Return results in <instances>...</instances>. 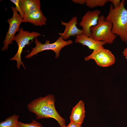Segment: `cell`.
Wrapping results in <instances>:
<instances>
[{"instance_id": "obj_1", "label": "cell", "mask_w": 127, "mask_h": 127, "mask_svg": "<svg viewBox=\"0 0 127 127\" xmlns=\"http://www.w3.org/2000/svg\"><path fill=\"white\" fill-rule=\"evenodd\" d=\"M54 96L49 94L44 97L35 99L27 105L29 111L35 114L37 119L52 118L55 119L60 126L66 125L65 120L58 113L56 109Z\"/></svg>"}, {"instance_id": "obj_2", "label": "cell", "mask_w": 127, "mask_h": 127, "mask_svg": "<svg viewBox=\"0 0 127 127\" xmlns=\"http://www.w3.org/2000/svg\"><path fill=\"white\" fill-rule=\"evenodd\" d=\"M124 1L122 0L116 8L110 4L109 13L105 19L112 24V32L119 36L127 45V10L124 6Z\"/></svg>"}, {"instance_id": "obj_3", "label": "cell", "mask_w": 127, "mask_h": 127, "mask_svg": "<svg viewBox=\"0 0 127 127\" xmlns=\"http://www.w3.org/2000/svg\"><path fill=\"white\" fill-rule=\"evenodd\" d=\"M112 24L105 20L104 16H100L97 24L90 28L91 36L97 41H102L106 44H112L116 38V36L111 32Z\"/></svg>"}, {"instance_id": "obj_4", "label": "cell", "mask_w": 127, "mask_h": 127, "mask_svg": "<svg viewBox=\"0 0 127 127\" xmlns=\"http://www.w3.org/2000/svg\"><path fill=\"white\" fill-rule=\"evenodd\" d=\"M35 43L36 46L33 48L31 51L26 55V58L29 59L42 51L45 50L53 51L55 54V58H57L60 56V52L61 49L65 46L72 44L73 42L71 40L65 41L60 36L54 42L51 43L49 40H46L44 44L41 43L37 38L35 39Z\"/></svg>"}, {"instance_id": "obj_5", "label": "cell", "mask_w": 127, "mask_h": 127, "mask_svg": "<svg viewBox=\"0 0 127 127\" xmlns=\"http://www.w3.org/2000/svg\"><path fill=\"white\" fill-rule=\"evenodd\" d=\"M41 35L38 32L35 31L30 32L27 30H24L22 27L20 29L18 34L15 36L14 40L17 43L18 46V49L16 53L10 60H15L17 62L16 67L19 69L22 65L26 69L23 62L21 60V56L23 48L26 45H29L32 42L33 39Z\"/></svg>"}, {"instance_id": "obj_6", "label": "cell", "mask_w": 127, "mask_h": 127, "mask_svg": "<svg viewBox=\"0 0 127 127\" xmlns=\"http://www.w3.org/2000/svg\"><path fill=\"white\" fill-rule=\"evenodd\" d=\"M11 8L13 11V15L12 18H9L7 20L9 27L3 42L4 45L1 49V51L7 50L9 44H12L14 40L15 34L19 31L20 27L23 19L20 14L18 13L15 7L12 6Z\"/></svg>"}, {"instance_id": "obj_7", "label": "cell", "mask_w": 127, "mask_h": 127, "mask_svg": "<svg viewBox=\"0 0 127 127\" xmlns=\"http://www.w3.org/2000/svg\"><path fill=\"white\" fill-rule=\"evenodd\" d=\"M91 59L94 60L97 65L102 67L111 66L115 62L114 55L111 51L104 48L103 47L93 51L91 54L84 59V60L86 61Z\"/></svg>"}, {"instance_id": "obj_8", "label": "cell", "mask_w": 127, "mask_h": 127, "mask_svg": "<svg viewBox=\"0 0 127 127\" xmlns=\"http://www.w3.org/2000/svg\"><path fill=\"white\" fill-rule=\"evenodd\" d=\"M100 14V10H96L88 11L83 16L79 24L82 28L83 34L88 37L91 36L90 28L97 24Z\"/></svg>"}, {"instance_id": "obj_9", "label": "cell", "mask_w": 127, "mask_h": 127, "mask_svg": "<svg viewBox=\"0 0 127 127\" xmlns=\"http://www.w3.org/2000/svg\"><path fill=\"white\" fill-rule=\"evenodd\" d=\"M62 25L65 26V29L63 33H59V35L64 40L68 39L71 36L83 33L82 30L78 28L77 27L78 24L77 17L74 16L68 22L61 21Z\"/></svg>"}, {"instance_id": "obj_10", "label": "cell", "mask_w": 127, "mask_h": 127, "mask_svg": "<svg viewBox=\"0 0 127 127\" xmlns=\"http://www.w3.org/2000/svg\"><path fill=\"white\" fill-rule=\"evenodd\" d=\"M75 37V43H78L84 46H86L93 51L103 47V45L106 44L103 41H96L91 36L88 37L83 34L76 35Z\"/></svg>"}, {"instance_id": "obj_11", "label": "cell", "mask_w": 127, "mask_h": 127, "mask_svg": "<svg viewBox=\"0 0 127 127\" xmlns=\"http://www.w3.org/2000/svg\"><path fill=\"white\" fill-rule=\"evenodd\" d=\"M20 5L25 17L41 10L39 0H20Z\"/></svg>"}, {"instance_id": "obj_12", "label": "cell", "mask_w": 127, "mask_h": 127, "mask_svg": "<svg viewBox=\"0 0 127 127\" xmlns=\"http://www.w3.org/2000/svg\"><path fill=\"white\" fill-rule=\"evenodd\" d=\"M84 103L82 100L72 108L70 117V122L81 125L85 116Z\"/></svg>"}, {"instance_id": "obj_13", "label": "cell", "mask_w": 127, "mask_h": 127, "mask_svg": "<svg viewBox=\"0 0 127 127\" xmlns=\"http://www.w3.org/2000/svg\"><path fill=\"white\" fill-rule=\"evenodd\" d=\"M47 19L41 10L31 15L25 17L23 19L22 23L29 22L36 26L45 25Z\"/></svg>"}, {"instance_id": "obj_14", "label": "cell", "mask_w": 127, "mask_h": 127, "mask_svg": "<svg viewBox=\"0 0 127 127\" xmlns=\"http://www.w3.org/2000/svg\"><path fill=\"white\" fill-rule=\"evenodd\" d=\"M19 115L15 114L5 119L0 123V127H18Z\"/></svg>"}, {"instance_id": "obj_15", "label": "cell", "mask_w": 127, "mask_h": 127, "mask_svg": "<svg viewBox=\"0 0 127 127\" xmlns=\"http://www.w3.org/2000/svg\"><path fill=\"white\" fill-rule=\"evenodd\" d=\"M87 6L90 8L98 7H103L108 2V0H86Z\"/></svg>"}, {"instance_id": "obj_16", "label": "cell", "mask_w": 127, "mask_h": 127, "mask_svg": "<svg viewBox=\"0 0 127 127\" xmlns=\"http://www.w3.org/2000/svg\"><path fill=\"white\" fill-rule=\"evenodd\" d=\"M18 127H43L40 123L35 120L28 123H24L19 121Z\"/></svg>"}, {"instance_id": "obj_17", "label": "cell", "mask_w": 127, "mask_h": 127, "mask_svg": "<svg viewBox=\"0 0 127 127\" xmlns=\"http://www.w3.org/2000/svg\"><path fill=\"white\" fill-rule=\"evenodd\" d=\"M10 1L14 4L16 5V8L18 12H19L21 17L23 19L24 16L23 13L20 5V0H10Z\"/></svg>"}, {"instance_id": "obj_18", "label": "cell", "mask_w": 127, "mask_h": 127, "mask_svg": "<svg viewBox=\"0 0 127 127\" xmlns=\"http://www.w3.org/2000/svg\"><path fill=\"white\" fill-rule=\"evenodd\" d=\"M108 1L112 3L114 8L117 7L121 2L120 0H108Z\"/></svg>"}, {"instance_id": "obj_19", "label": "cell", "mask_w": 127, "mask_h": 127, "mask_svg": "<svg viewBox=\"0 0 127 127\" xmlns=\"http://www.w3.org/2000/svg\"><path fill=\"white\" fill-rule=\"evenodd\" d=\"M66 127H82L81 125L75 123L70 122L68 125Z\"/></svg>"}, {"instance_id": "obj_20", "label": "cell", "mask_w": 127, "mask_h": 127, "mask_svg": "<svg viewBox=\"0 0 127 127\" xmlns=\"http://www.w3.org/2000/svg\"><path fill=\"white\" fill-rule=\"evenodd\" d=\"M73 3L81 5H83L86 4V0H72Z\"/></svg>"}, {"instance_id": "obj_21", "label": "cell", "mask_w": 127, "mask_h": 127, "mask_svg": "<svg viewBox=\"0 0 127 127\" xmlns=\"http://www.w3.org/2000/svg\"><path fill=\"white\" fill-rule=\"evenodd\" d=\"M123 56L125 57L127 61V48H125L123 52Z\"/></svg>"}, {"instance_id": "obj_22", "label": "cell", "mask_w": 127, "mask_h": 127, "mask_svg": "<svg viewBox=\"0 0 127 127\" xmlns=\"http://www.w3.org/2000/svg\"><path fill=\"white\" fill-rule=\"evenodd\" d=\"M66 125H65L63 127H66Z\"/></svg>"}]
</instances>
